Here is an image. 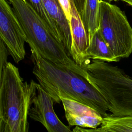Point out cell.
Segmentation results:
<instances>
[{
    "label": "cell",
    "mask_w": 132,
    "mask_h": 132,
    "mask_svg": "<svg viewBox=\"0 0 132 132\" xmlns=\"http://www.w3.org/2000/svg\"><path fill=\"white\" fill-rule=\"evenodd\" d=\"M0 132H11L9 125L1 120H0Z\"/></svg>",
    "instance_id": "d6986e66"
},
{
    "label": "cell",
    "mask_w": 132,
    "mask_h": 132,
    "mask_svg": "<svg viewBox=\"0 0 132 132\" xmlns=\"http://www.w3.org/2000/svg\"><path fill=\"white\" fill-rule=\"evenodd\" d=\"M8 1H10V0H8Z\"/></svg>",
    "instance_id": "7402d4cb"
},
{
    "label": "cell",
    "mask_w": 132,
    "mask_h": 132,
    "mask_svg": "<svg viewBox=\"0 0 132 132\" xmlns=\"http://www.w3.org/2000/svg\"><path fill=\"white\" fill-rule=\"evenodd\" d=\"M70 3L71 16L69 23L72 40L70 56L77 64L83 66L91 62L87 54L89 37L74 2L70 0Z\"/></svg>",
    "instance_id": "9c48e42d"
},
{
    "label": "cell",
    "mask_w": 132,
    "mask_h": 132,
    "mask_svg": "<svg viewBox=\"0 0 132 132\" xmlns=\"http://www.w3.org/2000/svg\"><path fill=\"white\" fill-rule=\"evenodd\" d=\"M100 1H106V2H110L111 1H122V0H100Z\"/></svg>",
    "instance_id": "44dd1931"
},
{
    "label": "cell",
    "mask_w": 132,
    "mask_h": 132,
    "mask_svg": "<svg viewBox=\"0 0 132 132\" xmlns=\"http://www.w3.org/2000/svg\"><path fill=\"white\" fill-rule=\"evenodd\" d=\"M44 6L55 24L61 42L70 56L71 33L70 23L60 6L58 0H42Z\"/></svg>",
    "instance_id": "30bf717a"
},
{
    "label": "cell",
    "mask_w": 132,
    "mask_h": 132,
    "mask_svg": "<svg viewBox=\"0 0 132 132\" xmlns=\"http://www.w3.org/2000/svg\"><path fill=\"white\" fill-rule=\"evenodd\" d=\"M9 2L24 31L26 42L31 50L55 64L85 77L82 67L73 60L63 44L56 39L49 27L26 0Z\"/></svg>",
    "instance_id": "7a4b0ae2"
},
{
    "label": "cell",
    "mask_w": 132,
    "mask_h": 132,
    "mask_svg": "<svg viewBox=\"0 0 132 132\" xmlns=\"http://www.w3.org/2000/svg\"><path fill=\"white\" fill-rule=\"evenodd\" d=\"M7 48L1 39L0 41V73L2 72L4 68L8 63L7 61Z\"/></svg>",
    "instance_id": "9a60e30c"
},
{
    "label": "cell",
    "mask_w": 132,
    "mask_h": 132,
    "mask_svg": "<svg viewBox=\"0 0 132 132\" xmlns=\"http://www.w3.org/2000/svg\"><path fill=\"white\" fill-rule=\"evenodd\" d=\"M31 53L32 73L54 102L60 103L62 97L69 98L93 108L103 118L108 114L104 97L84 77L55 64L34 51Z\"/></svg>",
    "instance_id": "6da1fadb"
},
{
    "label": "cell",
    "mask_w": 132,
    "mask_h": 132,
    "mask_svg": "<svg viewBox=\"0 0 132 132\" xmlns=\"http://www.w3.org/2000/svg\"><path fill=\"white\" fill-rule=\"evenodd\" d=\"M72 132H99L97 128L92 129V128H85L79 126H75V127L73 129Z\"/></svg>",
    "instance_id": "ac0fdd59"
},
{
    "label": "cell",
    "mask_w": 132,
    "mask_h": 132,
    "mask_svg": "<svg viewBox=\"0 0 132 132\" xmlns=\"http://www.w3.org/2000/svg\"><path fill=\"white\" fill-rule=\"evenodd\" d=\"M100 0H85L80 17L89 39L98 30Z\"/></svg>",
    "instance_id": "7c38bea8"
},
{
    "label": "cell",
    "mask_w": 132,
    "mask_h": 132,
    "mask_svg": "<svg viewBox=\"0 0 132 132\" xmlns=\"http://www.w3.org/2000/svg\"><path fill=\"white\" fill-rule=\"evenodd\" d=\"M0 37L16 63L25 56L26 37L20 22L6 0H0Z\"/></svg>",
    "instance_id": "52a82bcc"
},
{
    "label": "cell",
    "mask_w": 132,
    "mask_h": 132,
    "mask_svg": "<svg viewBox=\"0 0 132 132\" xmlns=\"http://www.w3.org/2000/svg\"><path fill=\"white\" fill-rule=\"evenodd\" d=\"M122 1H124L127 4H128L129 5L132 6V0H122Z\"/></svg>",
    "instance_id": "ffe728a7"
},
{
    "label": "cell",
    "mask_w": 132,
    "mask_h": 132,
    "mask_svg": "<svg viewBox=\"0 0 132 132\" xmlns=\"http://www.w3.org/2000/svg\"><path fill=\"white\" fill-rule=\"evenodd\" d=\"M98 32L120 60L132 53V28L117 6L100 1Z\"/></svg>",
    "instance_id": "5b68a950"
},
{
    "label": "cell",
    "mask_w": 132,
    "mask_h": 132,
    "mask_svg": "<svg viewBox=\"0 0 132 132\" xmlns=\"http://www.w3.org/2000/svg\"><path fill=\"white\" fill-rule=\"evenodd\" d=\"M72 1L74 2L76 9L80 15L83 10L85 0H72Z\"/></svg>",
    "instance_id": "e0dca14e"
},
{
    "label": "cell",
    "mask_w": 132,
    "mask_h": 132,
    "mask_svg": "<svg viewBox=\"0 0 132 132\" xmlns=\"http://www.w3.org/2000/svg\"><path fill=\"white\" fill-rule=\"evenodd\" d=\"M87 54L88 59L111 62L119 61L97 30L89 39Z\"/></svg>",
    "instance_id": "8fae6325"
},
{
    "label": "cell",
    "mask_w": 132,
    "mask_h": 132,
    "mask_svg": "<svg viewBox=\"0 0 132 132\" xmlns=\"http://www.w3.org/2000/svg\"><path fill=\"white\" fill-rule=\"evenodd\" d=\"M29 83L24 82L18 69L8 62L0 73V120L11 132H28Z\"/></svg>",
    "instance_id": "277c9868"
},
{
    "label": "cell",
    "mask_w": 132,
    "mask_h": 132,
    "mask_svg": "<svg viewBox=\"0 0 132 132\" xmlns=\"http://www.w3.org/2000/svg\"><path fill=\"white\" fill-rule=\"evenodd\" d=\"M97 129L99 132H132V116L107 114Z\"/></svg>",
    "instance_id": "4fadbf2b"
},
{
    "label": "cell",
    "mask_w": 132,
    "mask_h": 132,
    "mask_svg": "<svg viewBox=\"0 0 132 132\" xmlns=\"http://www.w3.org/2000/svg\"><path fill=\"white\" fill-rule=\"evenodd\" d=\"M68 21L71 16V5L70 0H58Z\"/></svg>",
    "instance_id": "2e32d148"
},
{
    "label": "cell",
    "mask_w": 132,
    "mask_h": 132,
    "mask_svg": "<svg viewBox=\"0 0 132 132\" xmlns=\"http://www.w3.org/2000/svg\"><path fill=\"white\" fill-rule=\"evenodd\" d=\"M85 78L102 95L116 116H132V78L107 62L93 59L81 66Z\"/></svg>",
    "instance_id": "3957f363"
},
{
    "label": "cell",
    "mask_w": 132,
    "mask_h": 132,
    "mask_svg": "<svg viewBox=\"0 0 132 132\" xmlns=\"http://www.w3.org/2000/svg\"><path fill=\"white\" fill-rule=\"evenodd\" d=\"M29 89L28 117L41 123L48 132H72L57 116L53 108V99L41 86L32 80Z\"/></svg>",
    "instance_id": "8992f818"
},
{
    "label": "cell",
    "mask_w": 132,
    "mask_h": 132,
    "mask_svg": "<svg viewBox=\"0 0 132 132\" xmlns=\"http://www.w3.org/2000/svg\"><path fill=\"white\" fill-rule=\"evenodd\" d=\"M26 1L31 6L37 14L49 27L56 39L61 42L57 29L46 11L42 0H26Z\"/></svg>",
    "instance_id": "5bb4252c"
},
{
    "label": "cell",
    "mask_w": 132,
    "mask_h": 132,
    "mask_svg": "<svg viewBox=\"0 0 132 132\" xmlns=\"http://www.w3.org/2000/svg\"><path fill=\"white\" fill-rule=\"evenodd\" d=\"M61 102L69 125L96 129L101 125L103 117L93 108L66 97L61 98Z\"/></svg>",
    "instance_id": "ba28073f"
}]
</instances>
